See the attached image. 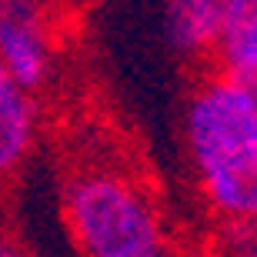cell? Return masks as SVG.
Listing matches in <instances>:
<instances>
[{
	"instance_id": "obj_1",
	"label": "cell",
	"mask_w": 257,
	"mask_h": 257,
	"mask_svg": "<svg viewBox=\"0 0 257 257\" xmlns=\"http://www.w3.org/2000/svg\"><path fill=\"white\" fill-rule=\"evenodd\" d=\"M184 151L217 220H257V97L204 77L184 104Z\"/></svg>"
},
{
	"instance_id": "obj_2",
	"label": "cell",
	"mask_w": 257,
	"mask_h": 257,
	"mask_svg": "<svg viewBox=\"0 0 257 257\" xmlns=\"http://www.w3.org/2000/svg\"><path fill=\"white\" fill-rule=\"evenodd\" d=\"M64 214L80 257H171L161 210L124 167H77L64 187Z\"/></svg>"
},
{
	"instance_id": "obj_3",
	"label": "cell",
	"mask_w": 257,
	"mask_h": 257,
	"mask_svg": "<svg viewBox=\"0 0 257 257\" xmlns=\"http://www.w3.org/2000/svg\"><path fill=\"white\" fill-rule=\"evenodd\" d=\"M0 67L37 97L57 77V40L50 20L0 0Z\"/></svg>"
},
{
	"instance_id": "obj_4",
	"label": "cell",
	"mask_w": 257,
	"mask_h": 257,
	"mask_svg": "<svg viewBox=\"0 0 257 257\" xmlns=\"http://www.w3.org/2000/svg\"><path fill=\"white\" fill-rule=\"evenodd\" d=\"M207 57L220 80L257 97V0L224 4Z\"/></svg>"
},
{
	"instance_id": "obj_5",
	"label": "cell",
	"mask_w": 257,
	"mask_h": 257,
	"mask_svg": "<svg viewBox=\"0 0 257 257\" xmlns=\"http://www.w3.org/2000/svg\"><path fill=\"white\" fill-rule=\"evenodd\" d=\"M40 131L37 97L24 90L0 67V181H7L24 167Z\"/></svg>"
},
{
	"instance_id": "obj_6",
	"label": "cell",
	"mask_w": 257,
	"mask_h": 257,
	"mask_svg": "<svg viewBox=\"0 0 257 257\" xmlns=\"http://www.w3.org/2000/svg\"><path fill=\"white\" fill-rule=\"evenodd\" d=\"M224 4L227 0H167V10H164L167 44L187 60L207 57Z\"/></svg>"
},
{
	"instance_id": "obj_7",
	"label": "cell",
	"mask_w": 257,
	"mask_h": 257,
	"mask_svg": "<svg viewBox=\"0 0 257 257\" xmlns=\"http://www.w3.org/2000/svg\"><path fill=\"white\" fill-rule=\"evenodd\" d=\"M214 257H257V220H220Z\"/></svg>"
},
{
	"instance_id": "obj_8",
	"label": "cell",
	"mask_w": 257,
	"mask_h": 257,
	"mask_svg": "<svg viewBox=\"0 0 257 257\" xmlns=\"http://www.w3.org/2000/svg\"><path fill=\"white\" fill-rule=\"evenodd\" d=\"M14 4L30 10V14H37V17H44V20H54L60 10L70 7V0H14Z\"/></svg>"
},
{
	"instance_id": "obj_9",
	"label": "cell",
	"mask_w": 257,
	"mask_h": 257,
	"mask_svg": "<svg viewBox=\"0 0 257 257\" xmlns=\"http://www.w3.org/2000/svg\"><path fill=\"white\" fill-rule=\"evenodd\" d=\"M0 257H27V254H20V250H10L7 247V250H0Z\"/></svg>"
},
{
	"instance_id": "obj_10",
	"label": "cell",
	"mask_w": 257,
	"mask_h": 257,
	"mask_svg": "<svg viewBox=\"0 0 257 257\" xmlns=\"http://www.w3.org/2000/svg\"><path fill=\"white\" fill-rule=\"evenodd\" d=\"M204 257H214V254H204Z\"/></svg>"
}]
</instances>
